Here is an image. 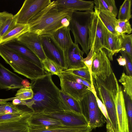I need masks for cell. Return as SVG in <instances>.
Segmentation results:
<instances>
[{
	"label": "cell",
	"instance_id": "6da1fadb",
	"mask_svg": "<svg viewBox=\"0 0 132 132\" xmlns=\"http://www.w3.org/2000/svg\"><path fill=\"white\" fill-rule=\"evenodd\" d=\"M30 86L33 96L24 100V105L32 114L64 111L59 96L60 89L53 82L50 73L46 72L43 77L31 80Z\"/></svg>",
	"mask_w": 132,
	"mask_h": 132
},
{
	"label": "cell",
	"instance_id": "8992f818",
	"mask_svg": "<svg viewBox=\"0 0 132 132\" xmlns=\"http://www.w3.org/2000/svg\"><path fill=\"white\" fill-rule=\"evenodd\" d=\"M51 2L50 0H26L14 15L16 23L28 24L30 21Z\"/></svg>",
	"mask_w": 132,
	"mask_h": 132
},
{
	"label": "cell",
	"instance_id": "603a6c76",
	"mask_svg": "<svg viewBox=\"0 0 132 132\" xmlns=\"http://www.w3.org/2000/svg\"><path fill=\"white\" fill-rule=\"evenodd\" d=\"M16 24L14 15L6 11L0 12V40Z\"/></svg>",
	"mask_w": 132,
	"mask_h": 132
},
{
	"label": "cell",
	"instance_id": "7c38bea8",
	"mask_svg": "<svg viewBox=\"0 0 132 132\" xmlns=\"http://www.w3.org/2000/svg\"><path fill=\"white\" fill-rule=\"evenodd\" d=\"M63 54L64 70L78 69L86 67L83 61L84 53L80 49L78 44L73 43L69 47L63 51Z\"/></svg>",
	"mask_w": 132,
	"mask_h": 132
},
{
	"label": "cell",
	"instance_id": "7a4b0ae2",
	"mask_svg": "<svg viewBox=\"0 0 132 132\" xmlns=\"http://www.w3.org/2000/svg\"><path fill=\"white\" fill-rule=\"evenodd\" d=\"M73 12L59 8L55 1H51L30 21L29 32L40 36L52 35L61 28L68 27Z\"/></svg>",
	"mask_w": 132,
	"mask_h": 132
},
{
	"label": "cell",
	"instance_id": "d590c367",
	"mask_svg": "<svg viewBox=\"0 0 132 132\" xmlns=\"http://www.w3.org/2000/svg\"><path fill=\"white\" fill-rule=\"evenodd\" d=\"M63 71L71 73L90 81L91 82L92 90L95 89L93 82L91 80L89 71L87 67L78 69L64 70Z\"/></svg>",
	"mask_w": 132,
	"mask_h": 132
},
{
	"label": "cell",
	"instance_id": "7dc6e473",
	"mask_svg": "<svg viewBox=\"0 0 132 132\" xmlns=\"http://www.w3.org/2000/svg\"><path fill=\"white\" fill-rule=\"evenodd\" d=\"M7 102V101H4V102H0V106L3 103H4V102Z\"/></svg>",
	"mask_w": 132,
	"mask_h": 132
},
{
	"label": "cell",
	"instance_id": "e0dca14e",
	"mask_svg": "<svg viewBox=\"0 0 132 132\" xmlns=\"http://www.w3.org/2000/svg\"><path fill=\"white\" fill-rule=\"evenodd\" d=\"M26 120L29 127L34 128H44L63 126L59 121L43 113L32 114Z\"/></svg>",
	"mask_w": 132,
	"mask_h": 132
},
{
	"label": "cell",
	"instance_id": "f546056e",
	"mask_svg": "<svg viewBox=\"0 0 132 132\" xmlns=\"http://www.w3.org/2000/svg\"><path fill=\"white\" fill-rule=\"evenodd\" d=\"M131 0H125L120 6L118 14V20L120 21H129L132 18Z\"/></svg>",
	"mask_w": 132,
	"mask_h": 132
},
{
	"label": "cell",
	"instance_id": "60d3db41",
	"mask_svg": "<svg viewBox=\"0 0 132 132\" xmlns=\"http://www.w3.org/2000/svg\"><path fill=\"white\" fill-rule=\"evenodd\" d=\"M94 52V47H92L90 50L87 56L83 59V61L86 66L88 68L90 74L91 80L93 82L92 72V67L93 61L92 56Z\"/></svg>",
	"mask_w": 132,
	"mask_h": 132
},
{
	"label": "cell",
	"instance_id": "d6986e66",
	"mask_svg": "<svg viewBox=\"0 0 132 132\" xmlns=\"http://www.w3.org/2000/svg\"><path fill=\"white\" fill-rule=\"evenodd\" d=\"M106 55L110 60L112 61L113 56L121 51V40L120 35L111 33L107 29L105 36Z\"/></svg>",
	"mask_w": 132,
	"mask_h": 132
},
{
	"label": "cell",
	"instance_id": "52a82bcc",
	"mask_svg": "<svg viewBox=\"0 0 132 132\" xmlns=\"http://www.w3.org/2000/svg\"><path fill=\"white\" fill-rule=\"evenodd\" d=\"M58 76L60 81V90L79 102L91 91L87 87L73 80L68 73L63 71Z\"/></svg>",
	"mask_w": 132,
	"mask_h": 132
},
{
	"label": "cell",
	"instance_id": "74e56055",
	"mask_svg": "<svg viewBox=\"0 0 132 132\" xmlns=\"http://www.w3.org/2000/svg\"><path fill=\"white\" fill-rule=\"evenodd\" d=\"M115 30L118 35L126 33L130 34L131 33L132 29L129 20L122 21L118 20Z\"/></svg>",
	"mask_w": 132,
	"mask_h": 132
},
{
	"label": "cell",
	"instance_id": "d4e9b609",
	"mask_svg": "<svg viewBox=\"0 0 132 132\" xmlns=\"http://www.w3.org/2000/svg\"><path fill=\"white\" fill-rule=\"evenodd\" d=\"M29 31L28 24L16 23L15 26L0 40L2 45L11 41L16 40L24 33Z\"/></svg>",
	"mask_w": 132,
	"mask_h": 132
},
{
	"label": "cell",
	"instance_id": "ab89813d",
	"mask_svg": "<svg viewBox=\"0 0 132 132\" xmlns=\"http://www.w3.org/2000/svg\"><path fill=\"white\" fill-rule=\"evenodd\" d=\"M15 96L16 98L22 100H27L33 98V92L30 86L20 88L17 91Z\"/></svg>",
	"mask_w": 132,
	"mask_h": 132
},
{
	"label": "cell",
	"instance_id": "e575fe53",
	"mask_svg": "<svg viewBox=\"0 0 132 132\" xmlns=\"http://www.w3.org/2000/svg\"><path fill=\"white\" fill-rule=\"evenodd\" d=\"M127 116L129 132H132V99L123 93Z\"/></svg>",
	"mask_w": 132,
	"mask_h": 132
},
{
	"label": "cell",
	"instance_id": "30bf717a",
	"mask_svg": "<svg viewBox=\"0 0 132 132\" xmlns=\"http://www.w3.org/2000/svg\"><path fill=\"white\" fill-rule=\"evenodd\" d=\"M40 36L43 49L46 58L61 67L64 71L65 63L63 51L56 44L51 35Z\"/></svg>",
	"mask_w": 132,
	"mask_h": 132
},
{
	"label": "cell",
	"instance_id": "4316f807",
	"mask_svg": "<svg viewBox=\"0 0 132 132\" xmlns=\"http://www.w3.org/2000/svg\"><path fill=\"white\" fill-rule=\"evenodd\" d=\"M28 117L19 120L0 124V125L4 132H29V126L26 120Z\"/></svg>",
	"mask_w": 132,
	"mask_h": 132
},
{
	"label": "cell",
	"instance_id": "b9f144b4",
	"mask_svg": "<svg viewBox=\"0 0 132 132\" xmlns=\"http://www.w3.org/2000/svg\"><path fill=\"white\" fill-rule=\"evenodd\" d=\"M122 56L124 57L126 61V64L125 66L127 75H132V61L131 60L127 54L123 51H120V52Z\"/></svg>",
	"mask_w": 132,
	"mask_h": 132
},
{
	"label": "cell",
	"instance_id": "836d02e7",
	"mask_svg": "<svg viewBox=\"0 0 132 132\" xmlns=\"http://www.w3.org/2000/svg\"><path fill=\"white\" fill-rule=\"evenodd\" d=\"M119 81L123 85L125 92L132 99V77L122 73Z\"/></svg>",
	"mask_w": 132,
	"mask_h": 132
},
{
	"label": "cell",
	"instance_id": "44dd1931",
	"mask_svg": "<svg viewBox=\"0 0 132 132\" xmlns=\"http://www.w3.org/2000/svg\"><path fill=\"white\" fill-rule=\"evenodd\" d=\"M59 94L64 111H71L83 115L79 102L60 89Z\"/></svg>",
	"mask_w": 132,
	"mask_h": 132
},
{
	"label": "cell",
	"instance_id": "ee69618b",
	"mask_svg": "<svg viewBox=\"0 0 132 132\" xmlns=\"http://www.w3.org/2000/svg\"><path fill=\"white\" fill-rule=\"evenodd\" d=\"M117 60L120 65L123 66H125L126 64V60L122 56H119L117 59Z\"/></svg>",
	"mask_w": 132,
	"mask_h": 132
},
{
	"label": "cell",
	"instance_id": "5bb4252c",
	"mask_svg": "<svg viewBox=\"0 0 132 132\" xmlns=\"http://www.w3.org/2000/svg\"><path fill=\"white\" fill-rule=\"evenodd\" d=\"M117 95L115 101L119 132H129L128 120L123 92L117 82Z\"/></svg>",
	"mask_w": 132,
	"mask_h": 132
},
{
	"label": "cell",
	"instance_id": "d6a6232c",
	"mask_svg": "<svg viewBox=\"0 0 132 132\" xmlns=\"http://www.w3.org/2000/svg\"><path fill=\"white\" fill-rule=\"evenodd\" d=\"M120 36L121 40V51L126 53L132 61V35L123 34Z\"/></svg>",
	"mask_w": 132,
	"mask_h": 132
},
{
	"label": "cell",
	"instance_id": "cb8c5ba5",
	"mask_svg": "<svg viewBox=\"0 0 132 132\" xmlns=\"http://www.w3.org/2000/svg\"><path fill=\"white\" fill-rule=\"evenodd\" d=\"M85 118L88 126L92 129L102 126L106 122V119L99 108L89 110Z\"/></svg>",
	"mask_w": 132,
	"mask_h": 132
},
{
	"label": "cell",
	"instance_id": "f1b7e54d",
	"mask_svg": "<svg viewBox=\"0 0 132 132\" xmlns=\"http://www.w3.org/2000/svg\"><path fill=\"white\" fill-rule=\"evenodd\" d=\"M93 1L95 10L108 11L116 17L118 13V10L114 0H94Z\"/></svg>",
	"mask_w": 132,
	"mask_h": 132
},
{
	"label": "cell",
	"instance_id": "9a60e30c",
	"mask_svg": "<svg viewBox=\"0 0 132 132\" xmlns=\"http://www.w3.org/2000/svg\"><path fill=\"white\" fill-rule=\"evenodd\" d=\"M23 79L5 67L0 63V88L11 89L24 87Z\"/></svg>",
	"mask_w": 132,
	"mask_h": 132
},
{
	"label": "cell",
	"instance_id": "9c48e42d",
	"mask_svg": "<svg viewBox=\"0 0 132 132\" xmlns=\"http://www.w3.org/2000/svg\"><path fill=\"white\" fill-rule=\"evenodd\" d=\"M92 59V76H96L104 79L113 72L110 60L102 49L94 52Z\"/></svg>",
	"mask_w": 132,
	"mask_h": 132
},
{
	"label": "cell",
	"instance_id": "1f68e13d",
	"mask_svg": "<svg viewBox=\"0 0 132 132\" xmlns=\"http://www.w3.org/2000/svg\"><path fill=\"white\" fill-rule=\"evenodd\" d=\"M42 62L45 71L50 73L52 75H55L58 76L64 71L61 67L47 58Z\"/></svg>",
	"mask_w": 132,
	"mask_h": 132
},
{
	"label": "cell",
	"instance_id": "484cf974",
	"mask_svg": "<svg viewBox=\"0 0 132 132\" xmlns=\"http://www.w3.org/2000/svg\"><path fill=\"white\" fill-rule=\"evenodd\" d=\"M96 12L107 30L113 35H118L115 31L118 19L110 12L107 11H94Z\"/></svg>",
	"mask_w": 132,
	"mask_h": 132
},
{
	"label": "cell",
	"instance_id": "8fae6325",
	"mask_svg": "<svg viewBox=\"0 0 132 132\" xmlns=\"http://www.w3.org/2000/svg\"><path fill=\"white\" fill-rule=\"evenodd\" d=\"M43 113L59 121L64 126L76 127L89 126L87 121L82 114L66 111Z\"/></svg>",
	"mask_w": 132,
	"mask_h": 132
},
{
	"label": "cell",
	"instance_id": "3957f363",
	"mask_svg": "<svg viewBox=\"0 0 132 132\" xmlns=\"http://www.w3.org/2000/svg\"><path fill=\"white\" fill-rule=\"evenodd\" d=\"M92 78L96 95L106 108L114 132H119L115 104L118 81L116 76L113 72L104 79L95 76H92Z\"/></svg>",
	"mask_w": 132,
	"mask_h": 132
},
{
	"label": "cell",
	"instance_id": "4fadbf2b",
	"mask_svg": "<svg viewBox=\"0 0 132 132\" xmlns=\"http://www.w3.org/2000/svg\"><path fill=\"white\" fill-rule=\"evenodd\" d=\"M16 40L32 51L41 61L46 58L43 49L40 36L29 31Z\"/></svg>",
	"mask_w": 132,
	"mask_h": 132
},
{
	"label": "cell",
	"instance_id": "4dcf8cb0",
	"mask_svg": "<svg viewBox=\"0 0 132 132\" xmlns=\"http://www.w3.org/2000/svg\"><path fill=\"white\" fill-rule=\"evenodd\" d=\"M31 114L30 112L27 110L18 113L0 114V124L19 120L28 117Z\"/></svg>",
	"mask_w": 132,
	"mask_h": 132
},
{
	"label": "cell",
	"instance_id": "ac0fdd59",
	"mask_svg": "<svg viewBox=\"0 0 132 132\" xmlns=\"http://www.w3.org/2000/svg\"><path fill=\"white\" fill-rule=\"evenodd\" d=\"M57 7L73 11H94L93 1L81 0H57L55 1Z\"/></svg>",
	"mask_w": 132,
	"mask_h": 132
},
{
	"label": "cell",
	"instance_id": "f35d334b",
	"mask_svg": "<svg viewBox=\"0 0 132 132\" xmlns=\"http://www.w3.org/2000/svg\"><path fill=\"white\" fill-rule=\"evenodd\" d=\"M96 99L98 106L106 119V132H114L113 128L108 116L106 108L101 101L97 96L96 91L93 92Z\"/></svg>",
	"mask_w": 132,
	"mask_h": 132
},
{
	"label": "cell",
	"instance_id": "7bdbcfd3",
	"mask_svg": "<svg viewBox=\"0 0 132 132\" xmlns=\"http://www.w3.org/2000/svg\"><path fill=\"white\" fill-rule=\"evenodd\" d=\"M12 103L13 105L15 106L23 105L24 100H22L15 97L13 100Z\"/></svg>",
	"mask_w": 132,
	"mask_h": 132
},
{
	"label": "cell",
	"instance_id": "bcb514c9",
	"mask_svg": "<svg viewBox=\"0 0 132 132\" xmlns=\"http://www.w3.org/2000/svg\"><path fill=\"white\" fill-rule=\"evenodd\" d=\"M0 132H4L2 128L0 125Z\"/></svg>",
	"mask_w": 132,
	"mask_h": 132
},
{
	"label": "cell",
	"instance_id": "ba28073f",
	"mask_svg": "<svg viewBox=\"0 0 132 132\" xmlns=\"http://www.w3.org/2000/svg\"><path fill=\"white\" fill-rule=\"evenodd\" d=\"M107 30L97 13L94 11L90 29V50L93 45H94V52L103 48L106 49Z\"/></svg>",
	"mask_w": 132,
	"mask_h": 132
},
{
	"label": "cell",
	"instance_id": "83f0119b",
	"mask_svg": "<svg viewBox=\"0 0 132 132\" xmlns=\"http://www.w3.org/2000/svg\"><path fill=\"white\" fill-rule=\"evenodd\" d=\"M80 102L82 114L85 117L89 110L99 108L96 97L92 91L89 92Z\"/></svg>",
	"mask_w": 132,
	"mask_h": 132
},
{
	"label": "cell",
	"instance_id": "8d00e7d4",
	"mask_svg": "<svg viewBox=\"0 0 132 132\" xmlns=\"http://www.w3.org/2000/svg\"><path fill=\"white\" fill-rule=\"evenodd\" d=\"M25 110L19 108L12 103L6 102L0 106V114H13L22 112Z\"/></svg>",
	"mask_w": 132,
	"mask_h": 132
},
{
	"label": "cell",
	"instance_id": "f6af8a7d",
	"mask_svg": "<svg viewBox=\"0 0 132 132\" xmlns=\"http://www.w3.org/2000/svg\"><path fill=\"white\" fill-rule=\"evenodd\" d=\"M21 84L24 87H28L30 86V83L28 80L26 79H23L21 82Z\"/></svg>",
	"mask_w": 132,
	"mask_h": 132
},
{
	"label": "cell",
	"instance_id": "5b68a950",
	"mask_svg": "<svg viewBox=\"0 0 132 132\" xmlns=\"http://www.w3.org/2000/svg\"><path fill=\"white\" fill-rule=\"evenodd\" d=\"M0 56L14 71L31 80L44 76L46 72L15 52L0 44Z\"/></svg>",
	"mask_w": 132,
	"mask_h": 132
},
{
	"label": "cell",
	"instance_id": "277c9868",
	"mask_svg": "<svg viewBox=\"0 0 132 132\" xmlns=\"http://www.w3.org/2000/svg\"><path fill=\"white\" fill-rule=\"evenodd\" d=\"M94 11H73L68 27L74 38L87 55L90 50V29Z\"/></svg>",
	"mask_w": 132,
	"mask_h": 132
},
{
	"label": "cell",
	"instance_id": "7402d4cb",
	"mask_svg": "<svg viewBox=\"0 0 132 132\" xmlns=\"http://www.w3.org/2000/svg\"><path fill=\"white\" fill-rule=\"evenodd\" d=\"M29 128V132H91L93 130L89 126L69 127L62 126L44 128Z\"/></svg>",
	"mask_w": 132,
	"mask_h": 132
},
{
	"label": "cell",
	"instance_id": "ffe728a7",
	"mask_svg": "<svg viewBox=\"0 0 132 132\" xmlns=\"http://www.w3.org/2000/svg\"><path fill=\"white\" fill-rule=\"evenodd\" d=\"M68 27L61 28L51 35L56 44L63 51L69 47L73 43Z\"/></svg>",
	"mask_w": 132,
	"mask_h": 132
},
{
	"label": "cell",
	"instance_id": "2e32d148",
	"mask_svg": "<svg viewBox=\"0 0 132 132\" xmlns=\"http://www.w3.org/2000/svg\"><path fill=\"white\" fill-rule=\"evenodd\" d=\"M4 45L27 60L44 69L41 61L32 51L16 40L11 41Z\"/></svg>",
	"mask_w": 132,
	"mask_h": 132
}]
</instances>
